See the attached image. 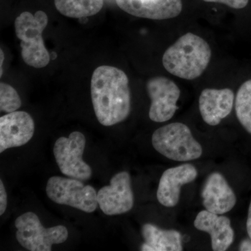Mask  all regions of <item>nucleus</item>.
I'll return each mask as SVG.
<instances>
[{
	"instance_id": "39448f33",
	"label": "nucleus",
	"mask_w": 251,
	"mask_h": 251,
	"mask_svg": "<svg viewBox=\"0 0 251 251\" xmlns=\"http://www.w3.org/2000/svg\"><path fill=\"white\" fill-rule=\"evenodd\" d=\"M17 228L16 239L25 249L31 251H50L54 244L65 242L69 232L65 226H57L45 228L38 216L27 212L15 221Z\"/></svg>"
},
{
	"instance_id": "4468645a",
	"label": "nucleus",
	"mask_w": 251,
	"mask_h": 251,
	"mask_svg": "<svg viewBox=\"0 0 251 251\" xmlns=\"http://www.w3.org/2000/svg\"><path fill=\"white\" fill-rule=\"evenodd\" d=\"M234 94L229 88L205 89L199 98V109L205 123L210 126L219 125L221 120L232 112Z\"/></svg>"
},
{
	"instance_id": "f03ea898",
	"label": "nucleus",
	"mask_w": 251,
	"mask_h": 251,
	"mask_svg": "<svg viewBox=\"0 0 251 251\" xmlns=\"http://www.w3.org/2000/svg\"><path fill=\"white\" fill-rule=\"evenodd\" d=\"M211 57L210 46L201 36L187 33L168 48L163 56V65L172 75L194 80L206 70Z\"/></svg>"
},
{
	"instance_id": "20e7f679",
	"label": "nucleus",
	"mask_w": 251,
	"mask_h": 251,
	"mask_svg": "<svg viewBox=\"0 0 251 251\" xmlns=\"http://www.w3.org/2000/svg\"><path fill=\"white\" fill-rule=\"evenodd\" d=\"M153 148L173 161L185 162L201 158L202 148L184 124H169L155 130L151 138Z\"/></svg>"
},
{
	"instance_id": "b1692460",
	"label": "nucleus",
	"mask_w": 251,
	"mask_h": 251,
	"mask_svg": "<svg viewBox=\"0 0 251 251\" xmlns=\"http://www.w3.org/2000/svg\"><path fill=\"white\" fill-rule=\"evenodd\" d=\"M0 53H1V57H0V59H1V63H0V71H1V73H0V76L1 77V75H2V64L3 62H4V52H3L2 50L1 49V50H0Z\"/></svg>"
},
{
	"instance_id": "4be33fe9",
	"label": "nucleus",
	"mask_w": 251,
	"mask_h": 251,
	"mask_svg": "<svg viewBox=\"0 0 251 251\" xmlns=\"http://www.w3.org/2000/svg\"><path fill=\"white\" fill-rule=\"evenodd\" d=\"M239 251H251V239H245L241 243Z\"/></svg>"
},
{
	"instance_id": "6e6552de",
	"label": "nucleus",
	"mask_w": 251,
	"mask_h": 251,
	"mask_svg": "<svg viewBox=\"0 0 251 251\" xmlns=\"http://www.w3.org/2000/svg\"><path fill=\"white\" fill-rule=\"evenodd\" d=\"M147 90L151 100L150 120L160 123L171 120L178 109L176 103L181 94L179 87L168 77L156 76L148 81Z\"/></svg>"
},
{
	"instance_id": "f257e3e1",
	"label": "nucleus",
	"mask_w": 251,
	"mask_h": 251,
	"mask_svg": "<svg viewBox=\"0 0 251 251\" xmlns=\"http://www.w3.org/2000/svg\"><path fill=\"white\" fill-rule=\"evenodd\" d=\"M91 95L94 112L100 125H117L130 115L129 81L121 69L110 66L96 69L91 80Z\"/></svg>"
},
{
	"instance_id": "a211bd4d",
	"label": "nucleus",
	"mask_w": 251,
	"mask_h": 251,
	"mask_svg": "<svg viewBox=\"0 0 251 251\" xmlns=\"http://www.w3.org/2000/svg\"><path fill=\"white\" fill-rule=\"evenodd\" d=\"M235 112L239 123L251 134V79L245 81L237 91Z\"/></svg>"
},
{
	"instance_id": "1a4fd4ad",
	"label": "nucleus",
	"mask_w": 251,
	"mask_h": 251,
	"mask_svg": "<svg viewBox=\"0 0 251 251\" xmlns=\"http://www.w3.org/2000/svg\"><path fill=\"white\" fill-rule=\"evenodd\" d=\"M100 209L106 215L125 214L133 208L134 197L129 173L123 171L114 175L110 184L97 193Z\"/></svg>"
},
{
	"instance_id": "9b49d317",
	"label": "nucleus",
	"mask_w": 251,
	"mask_h": 251,
	"mask_svg": "<svg viewBox=\"0 0 251 251\" xmlns=\"http://www.w3.org/2000/svg\"><path fill=\"white\" fill-rule=\"evenodd\" d=\"M197 176V170L189 163L166 170L162 175L158 184V202L166 207H174L179 202L181 186L192 182Z\"/></svg>"
},
{
	"instance_id": "ddd939ff",
	"label": "nucleus",
	"mask_w": 251,
	"mask_h": 251,
	"mask_svg": "<svg viewBox=\"0 0 251 251\" xmlns=\"http://www.w3.org/2000/svg\"><path fill=\"white\" fill-rule=\"evenodd\" d=\"M203 205L206 210L222 215L233 209L237 197L224 175L214 173L204 183L202 192Z\"/></svg>"
},
{
	"instance_id": "423d86ee",
	"label": "nucleus",
	"mask_w": 251,
	"mask_h": 251,
	"mask_svg": "<svg viewBox=\"0 0 251 251\" xmlns=\"http://www.w3.org/2000/svg\"><path fill=\"white\" fill-rule=\"evenodd\" d=\"M46 193L52 202L86 213L94 212L99 204L96 190L74 178L52 176L48 181Z\"/></svg>"
},
{
	"instance_id": "dca6fc26",
	"label": "nucleus",
	"mask_w": 251,
	"mask_h": 251,
	"mask_svg": "<svg viewBox=\"0 0 251 251\" xmlns=\"http://www.w3.org/2000/svg\"><path fill=\"white\" fill-rule=\"evenodd\" d=\"M145 242L140 250L143 251H181V235L173 229H162L154 225L147 224L142 227Z\"/></svg>"
},
{
	"instance_id": "f8f14e48",
	"label": "nucleus",
	"mask_w": 251,
	"mask_h": 251,
	"mask_svg": "<svg viewBox=\"0 0 251 251\" xmlns=\"http://www.w3.org/2000/svg\"><path fill=\"white\" fill-rule=\"evenodd\" d=\"M116 2L127 14L148 19H171L182 11L181 0H116Z\"/></svg>"
},
{
	"instance_id": "aec40b11",
	"label": "nucleus",
	"mask_w": 251,
	"mask_h": 251,
	"mask_svg": "<svg viewBox=\"0 0 251 251\" xmlns=\"http://www.w3.org/2000/svg\"><path fill=\"white\" fill-rule=\"evenodd\" d=\"M206 2L221 3L235 9H242L249 4V0H203Z\"/></svg>"
},
{
	"instance_id": "2eb2a0df",
	"label": "nucleus",
	"mask_w": 251,
	"mask_h": 251,
	"mask_svg": "<svg viewBox=\"0 0 251 251\" xmlns=\"http://www.w3.org/2000/svg\"><path fill=\"white\" fill-rule=\"evenodd\" d=\"M194 226L198 230L210 234L213 251L227 250L234 242V230L227 216H219L206 209L196 216Z\"/></svg>"
},
{
	"instance_id": "9d476101",
	"label": "nucleus",
	"mask_w": 251,
	"mask_h": 251,
	"mask_svg": "<svg viewBox=\"0 0 251 251\" xmlns=\"http://www.w3.org/2000/svg\"><path fill=\"white\" fill-rule=\"evenodd\" d=\"M35 125L26 112L15 111L0 118V153L23 146L34 135Z\"/></svg>"
},
{
	"instance_id": "412c9836",
	"label": "nucleus",
	"mask_w": 251,
	"mask_h": 251,
	"mask_svg": "<svg viewBox=\"0 0 251 251\" xmlns=\"http://www.w3.org/2000/svg\"><path fill=\"white\" fill-rule=\"evenodd\" d=\"M7 204V193L3 181L0 180V215H3L6 211Z\"/></svg>"
},
{
	"instance_id": "6ab92c4d",
	"label": "nucleus",
	"mask_w": 251,
	"mask_h": 251,
	"mask_svg": "<svg viewBox=\"0 0 251 251\" xmlns=\"http://www.w3.org/2000/svg\"><path fill=\"white\" fill-rule=\"evenodd\" d=\"M21 99L17 91L9 84L0 83V110L6 113L16 111L21 108Z\"/></svg>"
},
{
	"instance_id": "7ed1b4c3",
	"label": "nucleus",
	"mask_w": 251,
	"mask_h": 251,
	"mask_svg": "<svg viewBox=\"0 0 251 251\" xmlns=\"http://www.w3.org/2000/svg\"><path fill=\"white\" fill-rule=\"evenodd\" d=\"M48 23L49 18L43 11H38L34 15L25 11L15 21L16 36L21 41L23 61L36 69L46 67L50 60L42 36Z\"/></svg>"
},
{
	"instance_id": "0eeeda50",
	"label": "nucleus",
	"mask_w": 251,
	"mask_h": 251,
	"mask_svg": "<svg viewBox=\"0 0 251 251\" xmlns=\"http://www.w3.org/2000/svg\"><path fill=\"white\" fill-rule=\"evenodd\" d=\"M85 145V135L78 131L72 132L69 138L61 137L57 140L54 156L62 174L80 181L92 177V168L82 160Z\"/></svg>"
},
{
	"instance_id": "f3484780",
	"label": "nucleus",
	"mask_w": 251,
	"mask_h": 251,
	"mask_svg": "<svg viewBox=\"0 0 251 251\" xmlns=\"http://www.w3.org/2000/svg\"><path fill=\"white\" fill-rule=\"evenodd\" d=\"M56 9L61 14L72 18H82L98 14L103 0H54Z\"/></svg>"
},
{
	"instance_id": "5701e85b",
	"label": "nucleus",
	"mask_w": 251,
	"mask_h": 251,
	"mask_svg": "<svg viewBox=\"0 0 251 251\" xmlns=\"http://www.w3.org/2000/svg\"><path fill=\"white\" fill-rule=\"evenodd\" d=\"M247 229L248 234H249V237L251 239V201L250 205H249V213H248Z\"/></svg>"
}]
</instances>
